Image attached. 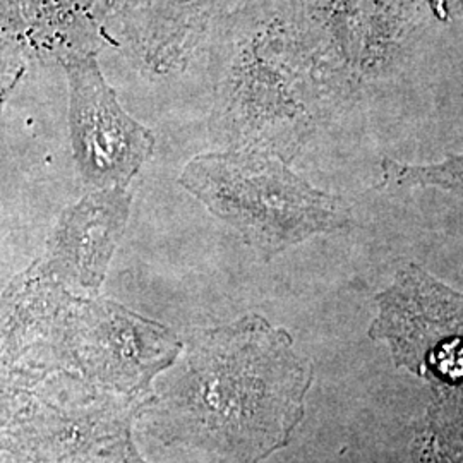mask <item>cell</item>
<instances>
[{"instance_id":"obj_1","label":"cell","mask_w":463,"mask_h":463,"mask_svg":"<svg viewBox=\"0 0 463 463\" xmlns=\"http://www.w3.org/2000/svg\"><path fill=\"white\" fill-rule=\"evenodd\" d=\"M311 380L285 331L246 316L189 335L141 417L166 445L206 449L220 463H260L290 441Z\"/></svg>"},{"instance_id":"obj_2","label":"cell","mask_w":463,"mask_h":463,"mask_svg":"<svg viewBox=\"0 0 463 463\" xmlns=\"http://www.w3.org/2000/svg\"><path fill=\"white\" fill-rule=\"evenodd\" d=\"M179 183L266 260L352 225L344 199L316 189L268 153H203L184 166Z\"/></svg>"},{"instance_id":"obj_3","label":"cell","mask_w":463,"mask_h":463,"mask_svg":"<svg viewBox=\"0 0 463 463\" xmlns=\"http://www.w3.org/2000/svg\"><path fill=\"white\" fill-rule=\"evenodd\" d=\"M45 313L26 373L30 388L55 373H76L120 395L153 400V381L183 354L174 331L110 298L67 296Z\"/></svg>"},{"instance_id":"obj_4","label":"cell","mask_w":463,"mask_h":463,"mask_svg":"<svg viewBox=\"0 0 463 463\" xmlns=\"http://www.w3.org/2000/svg\"><path fill=\"white\" fill-rule=\"evenodd\" d=\"M151 402L55 373L0 397V453L5 463H146L133 424Z\"/></svg>"},{"instance_id":"obj_5","label":"cell","mask_w":463,"mask_h":463,"mask_svg":"<svg viewBox=\"0 0 463 463\" xmlns=\"http://www.w3.org/2000/svg\"><path fill=\"white\" fill-rule=\"evenodd\" d=\"M331 114L306 59L256 50L222 74L210 133L225 149L290 162Z\"/></svg>"},{"instance_id":"obj_6","label":"cell","mask_w":463,"mask_h":463,"mask_svg":"<svg viewBox=\"0 0 463 463\" xmlns=\"http://www.w3.org/2000/svg\"><path fill=\"white\" fill-rule=\"evenodd\" d=\"M376 304L369 336L388 342L398 367L443 388L463 384V294L409 263Z\"/></svg>"},{"instance_id":"obj_7","label":"cell","mask_w":463,"mask_h":463,"mask_svg":"<svg viewBox=\"0 0 463 463\" xmlns=\"http://www.w3.org/2000/svg\"><path fill=\"white\" fill-rule=\"evenodd\" d=\"M69 86L74 162L93 191L128 189L153 155L155 136L129 116L105 81L93 53L61 61Z\"/></svg>"},{"instance_id":"obj_8","label":"cell","mask_w":463,"mask_h":463,"mask_svg":"<svg viewBox=\"0 0 463 463\" xmlns=\"http://www.w3.org/2000/svg\"><path fill=\"white\" fill-rule=\"evenodd\" d=\"M131 203L128 189L90 193L59 218L34 265L76 296H99L126 231Z\"/></svg>"},{"instance_id":"obj_9","label":"cell","mask_w":463,"mask_h":463,"mask_svg":"<svg viewBox=\"0 0 463 463\" xmlns=\"http://www.w3.org/2000/svg\"><path fill=\"white\" fill-rule=\"evenodd\" d=\"M445 395L430 412L422 463H463V397Z\"/></svg>"},{"instance_id":"obj_10","label":"cell","mask_w":463,"mask_h":463,"mask_svg":"<svg viewBox=\"0 0 463 463\" xmlns=\"http://www.w3.org/2000/svg\"><path fill=\"white\" fill-rule=\"evenodd\" d=\"M384 185L397 187H436L463 199V153L430 165H409L392 158L381 162Z\"/></svg>"}]
</instances>
